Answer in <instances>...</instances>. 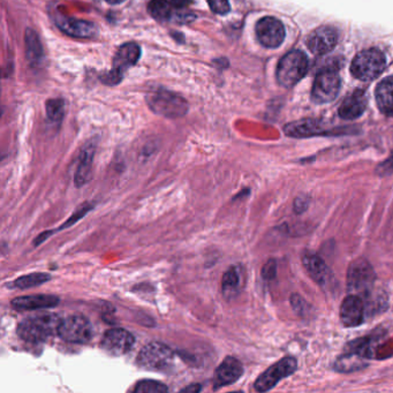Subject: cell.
I'll list each match as a JSON object with an SVG mask.
<instances>
[{"mask_svg": "<svg viewBox=\"0 0 393 393\" xmlns=\"http://www.w3.org/2000/svg\"><path fill=\"white\" fill-rule=\"evenodd\" d=\"M256 37L261 44L268 49H276L285 38V28L280 20L266 16L256 23Z\"/></svg>", "mask_w": 393, "mask_h": 393, "instance_id": "10", "label": "cell"}, {"mask_svg": "<svg viewBox=\"0 0 393 393\" xmlns=\"http://www.w3.org/2000/svg\"><path fill=\"white\" fill-rule=\"evenodd\" d=\"M96 144L95 143H87L82 151L80 154L79 164L76 168L75 185L77 187H82L88 184L92 175V163L95 157Z\"/></svg>", "mask_w": 393, "mask_h": 393, "instance_id": "20", "label": "cell"}, {"mask_svg": "<svg viewBox=\"0 0 393 393\" xmlns=\"http://www.w3.org/2000/svg\"><path fill=\"white\" fill-rule=\"evenodd\" d=\"M376 175L380 177H389V175H393V151L391 152L389 158L380 163L376 168Z\"/></svg>", "mask_w": 393, "mask_h": 393, "instance_id": "33", "label": "cell"}, {"mask_svg": "<svg viewBox=\"0 0 393 393\" xmlns=\"http://www.w3.org/2000/svg\"><path fill=\"white\" fill-rule=\"evenodd\" d=\"M139 54H141V49L135 43H126L121 45L114 56L113 70L108 74V80H106V82L111 85L119 82L123 77V74L137 63Z\"/></svg>", "mask_w": 393, "mask_h": 393, "instance_id": "11", "label": "cell"}, {"mask_svg": "<svg viewBox=\"0 0 393 393\" xmlns=\"http://www.w3.org/2000/svg\"><path fill=\"white\" fill-rule=\"evenodd\" d=\"M366 304L358 294L347 295L340 306V320L346 328H355L365 322Z\"/></svg>", "mask_w": 393, "mask_h": 393, "instance_id": "13", "label": "cell"}, {"mask_svg": "<svg viewBox=\"0 0 393 393\" xmlns=\"http://www.w3.org/2000/svg\"><path fill=\"white\" fill-rule=\"evenodd\" d=\"M307 70V56L302 51H292L279 61L277 80L282 87L291 88L306 75Z\"/></svg>", "mask_w": 393, "mask_h": 393, "instance_id": "4", "label": "cell"}, {"mask_svg": "<svg viewBox=\"0 0 393 393\" xmlns=\"http://www.w3.org/2000/svg\"><path fill=\"white\" fill-rule=\"evenodd\" d=\"M340 90V77L335 70H320L315 77L311 99L317 104H325L336 99Z\"/></svg>", "mask_w": 393, "mask_h": 393, "instance_id": "9", "label": "cell"}, {"mask_svg": "<svg viewBox=\"0 0 393 393\" xmlns=\"http://www.w3.org/2000/svg\"><path fill=\"white\" fill-rule=\"evenodd\" d=\"M376 273L369 261L360 257L349 264L347 270V287L351 293L365 299L374 291Z\"/></svg>", "mask_w": 393, "mask_h": 393, "instance_id": "2", "label": "cell"}, {"mask_svg": "<svg viewBox=\"0 0 393 393\" xmlns=\"http://www.w3.org/2000/svg\"><path fill=\"white\" fill-rule=\"evenodd\" d=\"M244 375V366L235 356H226L216 369L213 385L215 390L235 384Z\"/></svg>", "mask_w": 393, "mask_h": 393, "instance_id": "14", "label": "cell"}, {"mask_svg": "<svg viewBox=\"0 0 393 393\" xmlns=\"http://www.w3.org/2000/svg\"><path fill=\"white\" fill-rule=\"evenodd\" d=\"M385 66V57L380 50L368 49L353 59L351 72L356 79L361 81H370L382 73Z\"/></svg>", "mask_w": 393, "mask_h": 393, "instance_id": "6", "label": "cell"}, {"mask_svg": "<svg viewBox=\"0 0 393 393\" xmlns=\"http://www.w3.org/2000/svg\"><path fill=\"white\" fill-rule=\"evenodd\" d=\"M175 7L172 0H151L149 4V12L156 20L166 21L173 15Z\"/></svg>", "mask_w": 393, "mask_h": 393, "instance_id": "27", "label": "cell"}, {"mask_svg": "<svg viewBox=\"0 0 393 393\" xmlns=\"http://www.w3.org/2000/svg\"><path fill=\"white\" fill-rule=\"evenodd\" d=\"M206 1L213 12L219 15H225L231 10L228 0H206Z\"/></svg>", "mask_w": 393, "mask_h": 393, "instance_id": "32", "label": "cell"}, {"mask_svg": "<svg viewBox=\"0 0 393 393\" xmlns=\"http://www.w3.org/2000/svg\"><path fill=\"white\" fill-rule=\"evenodd\" d=\"M56 25L66 32L67 35L77 38H92L97 36L99 30L97 27L92 23L85 21V20L73 19L70 16L57 14L54 18Z\"/></svg>", "mask_w": 393, "mask_h": 393, "instance_id": "17", "label": "cell"}, {"mask_svg": "<svg viewBox=\"0 0 393 393\" xmlns=\"http://www.w3.org/2000/svg\"><path fill=\"white\" fill-rule=\"evenodd\" d=\"M65 112V103L63 99H50L46 103V113L48 118L54 123H61Z\"/></svg>", "mask_w": 393, "mask_h": 393, "instance_id": "29", "label": "cell"}, {"mask_svg": "<svg viewBox=\"0 0 393 393\" xmlns=\"http://www.w3.org/2000/svg\"><path fill=\"white\" fill-rule=\"evenodd\" d=\"M175 352L168 346L163 342H154L139 351L137 363L146 370L166 371L175 363Z\"/></svg>", "mask_w": 393, "mask_h": 393, "instance_id": "3", "label": "cell"}, {"mask_svg": "<svg viewBox=\"0 0 393 393\" xmlns=\"http://www.w3.org/2000/svg\"><path fill=\"white\" fill-rule=\"evenodd\" d=\"M337 42H338V32L336 29L330 25H323L315 29L314 32L308 36L307 45L313 54L322 56L333 50Z\"/></svg>", "mask_w": 393, "mask_h": 393, "instance_id": "15", "label": "cell"}, {"mask_svg": "<svg viewBox=\"0 0 393 393\" xmlns=\"http://www.w3.org/2000/svg\"><path fill=\"white\" fill-rule=\"evenodd\" d=\"M376 101L383 113H393V76H389L378 83L376 88Z\"/></svg>", "mask_w": 393, "mask_h": 393, "instance_id": "24", "label": "cell"}, {"mask_svg": "<svg viewBox=\"0 0 393 393\" xmlns=\"http://www.w3.org/2000/svg\"><path fill=\"white\" fill-rule=\"evenodd\" d=\"M92 208H94V204H92V203H85V204L80 206L79 209L76 210L75 213H73V215L70 216V218L67 219V222L63 225H61L59 230L70 227V226L73 225L75 223L79 222L80 219H82L89 211H92Z\"/></svg>", "mask_w": 393, "mask_h": 393, "instance_id": "31", "label": "cell"}, {"mask_svg": "<svg viewBox=\"0 0 393 393\" xmlns=\"http://www.w3.org/2000/svg\"><path fill=\"white\" fill-rule=\"evenodd\" d=\"M286 135L295 139H304V137H318V135H328L330 130H324L320 121L315 119H304V120L294 121L287 124L284 128Z\"/></svg>", "mask_w": 393, "mask_h": 393, "instance_id": "19", "label": "cell"}, {"mask_svg": "<svg viewBox=\"0 0 393 393\" xmlns=\"http://www.w3.org/2000/svg\"><path fill=\"white\" fill-rule=\"evenodd\" d=\"M298 370V361L293 356H285L275 365L268 368L257 378L254 383V389L257 392H266L273 390L277 384L284 378H289Z\"/></svg>", "mask_w": 393, "mask_h": 393, "instance_id": "7", "label": "cell"}, {"mask_svg": "<svg viewBox=\"0 0 393 393\" xmlns=\"http://www.w3.org/2000/svg\"><path fill=\"white\" fill-rule=\"evenodd\" d=\"M51 280L49 273H32L13 280L10 284L11 289H32L36 286H41Z\"/></svg>", "mask_w": 393, "mask_h": 393, "instance_id": "25", "label": "cell"}, {"mask_svg": "<svg viewBox=\"0 0 393 393\" xmlns=\"http://www.w3.org/2000/svg\"><path fill=\"white\" fill-rule=\"evenodd\" d=\"M135 337L125 329L116 328L110 329L104 333L101 338V347L105 352L114 356L127 354L133 349Z\"/></svg>", "mask_w": 393, "mask_h": 393, "instance_id": "12", "label": "cell"}, {"mask_svg": "<svg viewBox=\"0 0 393 393\" xmlns=\"http://www.w3.org/2000/svg\"><path fill=\"white\" fill-rule=\"evenodd\" d=\"M277 275V262L276 260L268 261L266 264H264L263 268H262V277H263L266 280H273V279L276 278Z\"/></svg>", "mask_w": 393, "mask_h": 393, "instance_id": "34", "label": "cell"}, {"mask_svg": "<svg viewBox=\"0 0 393 393\" xmlns=\"http://www.w3.org/2000/svg\"><path fill=\"white\" fill-rule=\"evenodd\" d=\"M309 206V197L306 196V195H300V196L297 197L294 201V211L295 213L298 215H301L306 210L308 209Z\"/></svg>", "mask_w": 393, "mask_h": 393, "instance_id": "35", "label": "cell"}, {"mask_svg": "<svg viewBox=\"0 0 393 393\" xmlns=\"http://www.w3.org/2000/svg\"><path fill=\"white\" fill-rule=\"evenodd\" d=\"M168 391V387L165 384L154 380H139L133 389L135 393H163Z\"/></svg>", "mask_w": 393, "mask_h": 393, "instance_id": "28", "label": "cell"}, {"mask_svg": "<svg viewBox=\"0 0 393 393\" xmlns=\"http://www.w3.org/2000/svg\"><path fill=\"white\" fill-rule=\"evenodd\" d=\"M289 301H291L293 311L298 314V316L306 317L309 314L311 306L302 298L301 295L292 294L291 298H289Z\"/></svg>", "mask_w": 393, "mask_h": 393, "instance_id": "30", "label": "cell"}, {"mask_svg": "<svg viewBox=\"0 0 393 393\" xmlns=\"http://www.w3.org/2000/svg\"><path fill=\"white\" fill-rule=\"evenodd\" d=\"M25 52H27L28 61L34 65L39 63V61L43 59V49H42L41 42L32 29H27V32H25Z\"/></svg>", "mask_w": 393, "mask_h": 393, "instance_id": "26", "label": "cell"}, {"mask_svg": "<svg viewBox=\"0 0 393 393\" xmlns=\"http://www.w3.org/2000/svg\"><path fill=\"white\" fill-rule=\"evenodd\" d=\"M366 358H367L360 353L351 351V352L339 356L338 360L335 362L333 368H335V370L342 373V374H349V373L361 370L363 368L367 367L368 362Z\"/></svg>", "mask_w": 393, "mask_h": 393, "instance_id": "23", "label": "cell"}, {"mask_svg": "<svg viewBox=\"0 0 393 393\" xmlns=\"http://www.w3.org/2000/svg\"><path fill=\"white\" fill-rule=\"evenodd\" d=\"M61 318L52 313L34 315L20 322L18 335L21 339L30 344H39L58 333Z\"/></svg>", "mask_w": 393, "mask_h": 393, "instance_id": "1", "label": "cell"}, {"mask_svg": "<svg viewBox=\"0 0 393 393\" xmlns=\"http://www.w3.org/2000/svg\"><path fill=\"white\" fill-rule=\"evenodd\" d=\"M302 266L317 285L328 286L331 280V270L325 261L314 251H306L302 255Z\"/></svg>", "mask_w": 393, "mask_h": 393, "instance_id": "16", "label": "cell"}, {"mask_svg": "<svg viewBox=\"0 0 393 393\" xmlns=\"http://www.w3.org/2000/svg\"><path fill=\"white\" fill-rule=\"evenodd\" d=\"M367 106V97L362 90H355L346 97L339 108V117L345 120H354L361 117Z\"/></svg>", "mask_w": 393, "mask_h": 393, "instance_id": "21", "label": "cell"}, {"mask_svg": "<svg viewBox=\"0 0 393 393\" xmlns=\"http://www.w3.org/2000/svg\"><path fill=\"white\" fill-rule=\"evenodd\" d=\"M59 302H61V299L56 295L37 294L18 297V298L13 299L11 304L15 311H27L57 307Z\"/></svg>", "mask_w": 393, "mask_h": 393, "instance_id": "18", "label": "cell"}, {"mask_svg": "<svg viewBox=\"0 0 393 393\" xmlns=\"http://www.w3.org/2000/svg\"><path fill=\"white\" fill-rule=\"evenodd\" d=\"M106 1L112 5H117V4L124 3L125 0H106Z\"/></svg>", "mask_w": 393, "mask_h": 393, "instance_id": "37", "label": "cell"}, {"mask_svg": "<svg viewBox=\"0 0 393 393\" xmlns=\"http://www.w3.org/2000/svg\"><path fill=\"white\" fill-rule=\"evenodd\" d=\"M146 99L152 111L165 118L184 117L188 112L187 101L173 92L157 90Z\"/></svg>", "mask_w": 393, "mask_h": 393, "instance_id": "5", "label": "cell"}, {"mask_svg": "<svg viewBox=\"0 0 393 393\" xmlns=\"http://www.w3.org/2000/svg\"><path fill=\"white\" fill-rule=\"evenodd\" d=\"M57 335L63 342L70 344H87L92 339V324L87 317L72 315L61 320Z\"/></svg>", "mask_w": 393, "mask_h": 393, "instance_id": "8", "label": "cell"}, {"mask_svg": "<svg viewBox=\"0 0 393 393\" xmlns=\"http://www.w3.org/2000/svg\"><path fill=\"white\" fill-rule=\"evenodd\" d=\"M202 390V387L200 384H193V385H189V387H185L182 389V392H200Z\"/></svg>", "mask_w": 393, "mask_h": 393, "instance_id": "36", "label": "cell"}, {"mask_svg": "<svg viewBox=\"0 0 393 393\" xmlns=\"http://www.w3.org/2000/svg\"><path fill=\"white\" fill-rule=\"evenodd\" d=\"M244 286V273L240 266H235L226 270L222 278L223 297L231 301L240 294Z\"/></svg>", "mask_w": 393, "mask_h": 393, "instance_id": "22", "label": "cell"}]
</instances>
